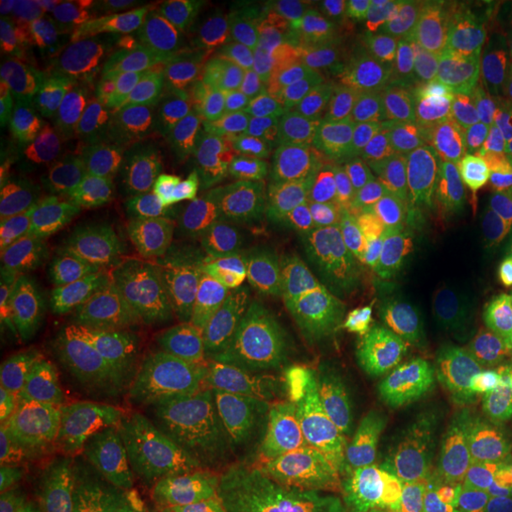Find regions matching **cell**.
<instances>
[{
  "label": "cell",
  "mask_w": 512,
  "mask_h": 512,
  "mask_svg": "<svg viewBox=\"0 0 512 512\" xmlns=\"http://www.w3.org/2000/svg\"><path fill=\"white\" fill-rule=\"evenodd\" d=\"M0 472V512H91L105 501L100 465L53 441H24Z\"/></svg>",
  "instance_id": "cell-23"
},
{
  "label": "cell",
  "mask_w": 512,
  "mask_h": 512,
  "mask_svg": "<svg viewBox=\"0 0 512 512\" xmlns=\"http://www.w3.org/2000/svg\"><path fill=\"white\" fill-rule=\"evenodd\" d=\"M484 275H489V278L501 287L505 299H508V304H512V245L508 252H505L501 264H498L491 273H484Z\"/></svg>",
  "instance_id": "cell-38"
},
{
  "label": "cell",
  "mask_w": 512,
  "mask_h": 512,
  "mask_svg": "<svg viewBox=\"0 0 512 512\" xmlns=\"http://www.w3.org/2000/svg\"><path fill=\"white\" fill-rule=\"evenodd\" d=\"M226 245L219 216L200 209L164 238L136 290V320L157 349L190 342L192 318Z\"/></svg>",
  "instance_id": "cell-11"
},
{
  "label": "cell",
  "mask_w": 512,
  "mask_h": 512,
  "mask_svg": "<svg viewBox=\"0 0 512 512\" xmlns=\"http://www.w3.org/2000/svg\"><path fill=\"white\" fill-rule=\"evenodd\" d=\"M389 328L384 266H313L280 280L268 354L323 370L368 347Z\"/></svg>",
  "instance_id": "cell-3"
},
{
  "label": "cell",
  "mask_w": 512,
  "mask_h": 512,
  "mask_svg": "<svg viewBox=\"0 0 512 512\" xmlns=\"http://www.w3.org/2000/svg\"><path fill=\"white\" fill-rule=\"evenodd\" d=\"M3 200L22 211L41 254L81 256L114 200L112 183L48 145H19L0 171Z\"/></svg>",
  "instance_id": "cell-7"
},
{
  "label": "cell",
  "mask_w": 512,
  "mask_h": 512,
  "mask_svg": "<svg viewBox=\"0 0 512 512\" xmlns=\"http://www.w3.org/2000/svg\"><path fill=\"white\" fill-rule=\"evenodd\" d=\"M503 311H508V299L482 273L415 342L444 401L460 403L477 387H484L503 332Z\"/></svg>",
  "instance_id": "cell-15"
},
{
  "label": "cell",
  "mask_w": 512,
  "mask_h": 512,
  "mask_svg": "<svg viewBox=\"0 0 512 512\" xmlns=\"http://www.w3.org/2000/svg\"><path fill=\"white\" fill-rule=\"evenodd\" d=\"M370 176L354 178V181L297 185L292 197L290 228H287L283 242L275 247L271 259L266 261V271H271L280 280L292 278L306 264V259L320 245V240L328 235V230L339 219L344 207L368 183Z\"/></svg>",
  "instance_id": "cell-25"
},
{
  "label": "cell",
  "mask_w": 512,
  "mask_h": 512,
  "mask_svg": "<svg viewBox=\"0 0 512 512\" xmlns=\"http://www.w3.org/2000/svg\"><path fill=\"white\" fill-rule=\"evenodd\" d=\"M72 69L50 67L27 43L0 48V114L5 131L57 150L64 121L76 114Z\"/></svg>",
  "instance_id": "cell-24"
},
{
  "label": "cell",
  "mask_w": 512,
  "mask_h": 512,
  "mask_svg": "<svg viewBox=\"0 0 512 512\" xmlns=\"http://www.w3.org/2000/svg\"><path fill=\"white\" fill-rule=\"evenodd\" d=\"M470 512H512V486L505 494L498 496H489L486 501H482L477 508H472Z\"/></svg>",
  "instance_id": "cell-39"
},
{
  "label": "cell",
  "mask_w": 512,
  "mask_h": 512,
  "mask_svg": "<svg viewBox=\"0 0 512 512\" xmlns=\"http://www.w3.org/2000/svg\"><path fill=\"white\" fill-rule=\"evenodd\" d=\"M380 22L377 12H366L304 34L238 43L185 76L176 88V100L178 105H192L259 83L290 88L337 81L347 74L368 34Z\"/></svg>",
  "instance_id": "cell-5"
},
{
  "label": "cell",
  "mask_w": 512,
  "mask_h": 512,
  "mask_svg": "<svg viewBox=\"0 0 512 512\" xmlns=\"http://www.w3.org/2000/svg\"><path fill=\"white\" fill-rule=\"evenodd\" d=\"M280 278L252 259L240 242H228L195 318L190 342L214 363L268 354V330Z\"/></svg>",
  "instance_id": "cell-14"
},
{
  "label": "cell",
  "mask_w": 512,
  "mask_h": 512,
  "mask_svg": "<svg viewBox=\"0 0 512 512\" xmlns=\"http://www.w3.org/2000/svg\"><path fill=\"white\" fill-rule=\"evenodd\" d=\"M411 157L415 152L403 140L347 110L332 121H299L273 138L254 171V188L354 181Z\"/></svg>",
  "instance_id": "cell-10"
},
{
  "label": "cell",
  "mask_w": 512,
  "mask_h": 512,
  "mask_svg": "<svg viewBox=\"0 0 512 512\" xmlns=\"http://www.w3.org/2000/svg\"><path fill=\"white\" fill-rule=\"evenodd\" d=\"M285 484L283 451L216 437L169 496L188 512H264L283 498Z\"/></svg>",
  "instance_id": "cell-19"
},
{
  "label": "cell",
  "mask_w": 512,
  "mask_h": 512,
  "mask_svg": "<svg viewBox=\"0 0 512 512\" xmlns=\"http://www.w3.org/2000/svg\"><path fill=\"white\" fill-rule=\"evenodd\" d=\"M38 3L34 0H3L0 5V34L5 43L19 41V36L29 34L34 27Z\"/></svg>",
  "instance_id": "cell-35"
},
{
  "label": "cell",
  "mask_w": 512,
  "mask_h": 512,
  "mask_svg": "<svg viewBox=\"0 0 512 512\" xmlns=\"http://www.w3.org/2000/svg\"><path fill=\"white\" fill-rule=\"evenodd\" d=\"M91 512H188V510L178 508L174 503L152 501L145 491L124 489V491H117V494L107 496L105 501Z\"/></svg>",
  "instance_id": "cell-36"
},
{
  "label": "cell",
  "mask_w": 512,
  "mask_h": 512,
  "mask_svg": "<svg viewBox=\"0 0 512 512\" xmlns=\"http://www.w3.org/2000/svg\"><path fill=\"white\" fill-rule=\"evenodd\" d=\"M112 311L79 256L41 254L24 302V320L34 342L53 361L79 358Z\"/></svg>",
  "instance_id": "cell-20"
},
{
  "label": "cell",
  "mask_w": 512,
  "mask_h": 512,
  "mask_svg": "<svg viewBox=\"0 0 512 512\" xmlns=\"http://www.w3.org/2000/svg\"><path fill=\"white\" fill-rule=\"evenodd\" d=\"M235 3H152L131 31V46L157 83H181L223 50L233 48Z\"/></svg>",
  "instance_id": "cell-21"
},
{
  "label": "cell",
  "mask_w": 512,
  "mask_h": 512,
  "mask_svg": "<svg viewBox=\"0 0 512 512\" xmlns=\"http://www.w3.org/2000/svg\"><path fill=\"white\" fill-rule=\"evenodd\" d=\"M76 110L100 128L107 143L136 147L159 121L157 91L131 43L112 41L79 55L72 64Z\"/></svg>",
  "instance_id": "cell-17"
},
{
  "label": "cell",
  "mask_w": 512,
  "mask_h": 512,
  "mask_svg": "<svg viewBox=\"0 0 512 512\" xmlns=\"http://www.w3.org/2000/svg\"><path fill=\"white\" fill-rule=\"evenodd\" d=\"M479 110H482V119L486 121L512 126V50L496 64Z\"/></svg>",
  "instance_id": "cell-34"
},
{
  "label": "cell",
  "mask_w": 512,
  "mask_h": 512,
  "mask_svg": "<svg viewBox=\"0 0 512 512\" xmlns=\"http://www.w3.org/2000/svg\"><path fill=\"white\" fill-rule=\"evenodd\" d=\"M294 100L290 88H245L178 105L128 150L124 188L164 192L192 209L219 214L233 204L261 143Z\"/></svg>",
  "instance_id": "cell-1"
},
{
  "label": "cell",
  "mask_w": 512,
  "mask_h": 512,
  "mask_svg": "<svg viewBox=\"0 0 512 512\" xmlns=\"http://www.w3.org/2000/svg\"><path fill=\"white\" fill-rule=\"evenodd\" d=\"M102 17L107 19L112 31H128L131 34L138 19L150 10L152 3H143V0H105V3H95Z\"/></svg>",
  "instance_id": "cell-37"
},
{
  "label": "cell",
  "mask_w": 512,
  "mask_h": 512,
  "mask_svg": "<svg viewBox=\"0 0 512 512\" xmlns=\"http://www.w3.org/2000/svg\"><path fill=\"white\" fill-rule=\"evenodd\" d=\"M486 401H489L491 432L496 434L501 451L503 470L512 475V330L501 332L498 347L491 363L489 377L484 382Z\"/></svg>",
  "instance_id": "cell-32"
},
{
  "label": "cell",
  "mask_w": 512,
  "mask_h": 512,
  "mask_svg": "<svg viewBox=\"0 0 512 512\" xmlns=\"http://www.w3.org/2000/svg\"><path fill=\"white\" fill-rule=\"evenodd\" d=\"M112 27L95 3L83 0H48L38 3L29 48L50 67L72 69L74 60L88 50L112 41Z\"/></svg>",
  "instance_id": "cell-26"
},
{
  "label": "cell",
  "mask_w": 512,
  "mask_h": 512,
  "mask_svg": "<svg viewBox=\"0 0 512 512\" xmlns=\"http://www.w3.org/2000/svg\"><path fill=\"white\" fill-rule=\"evenodd\" d=\"M408 169L411 159H399L375 171L297 273L330 264H392L413 216Z\"/></svg>",
  "instance_id": "cell-18"
},
{
  "label": "cell",
  "mask_w": 512,
  "mask_h": 512,
  "mask_svg": "<svg viewBox=\"0 0 512 512\" xmlns=\"http://www.w3.org/2000/svg\"><path fill=\"white\" fill-rule=\"evenodd\" d=\"M335 93L349 112L403 140L415 155L460 121L458 83L384 22L370 31Z\"/></svg>",
  "instance_id": "cell-4"
},
{
  "label": "cell",
  "mask_w": 512,
  "mask_h": 512,
  "mask_svg": "<svg viewBox=\"0 0 512 512\" xmlns=\"http://www.w3.org/2000/svg\"><path fill=\"white\" fill-rule=\"evenodd\" d=\"M22 211L15 204L0 202V304L3 316H15L27 302L34 280V252Z\"/></svg>",
  "instance_id": "cell-31"
},
{
  "label": "cell",
  "mask_w": 512,
  "mask_h": 512,
  "mask_svg": "<svg viewBox=\"0 0 512 512\" xmlns=\"http://www.w3.org/2000/svg\"><path fill=\"white\" fill-rule=\"evenodd\" d=\"M403 427L406 399L387 363L349 356L323 368L297 432L306 482L323 494L373 482Z\"/></svg>",
  "instance_id": "cell-2"
},
{
  "label": "cell",
  "mask_w": 512,
  "mask_h": 512,
  "mask_svg": "<svg viewBox=\"0 0 512 512\" xmlns=\"http://www.w3.org/2000/svg\"><path fill=\"white\" fill-rule=\"evenodd\" d=\"M354 10V5L337 0H259V3H238L233 15L235 34L290 36L304 34L302 29L316 27L320 22L337 19Z\"/></svg>",
  "instance_id": "cell-29"
},
{
  "label": "cell",
  "mask_w": 512,
  "mask_h": 512,
  "mask_svg": "<svg viewBox=\"0 0 512 512\" xmlns=\"http://www.w3.org/2000/svg\"><path fill=\"white\" fill-rule=\"evenodd\" d=\"M190 211V204L164 192H117L81 252L88 275L105 292H136L164 238Z\"/></svg>",
  "instance_id": "cell-16"
},
{
  "label": "cell",
  "mask_w": 512,
  "mask_h": 512,
  "mask_svg": "<svg viewBox=\"0 0 512 512\" xmlns=\"http://www.w3.org/2000/svg\"><path fill=\"white\" fill-rule=\"evenodd\" d=\"M311 512H408L382 479L330 491L313 503Z\"/></svg>",
  "instance_id": "cell-33"
},
{
  "label": "cell",
  "mask_w": 512,
  "mask_h": 512,
  "mask_svg": "<svg viewBox=\"0 0 512 512\" xmlns=\"http://www.w3.org/2000/svg\"><path fill=\"white\" fill-rule=\"evenodd\" d=\"M219 437L200 384L140 399L102 441L110 472L131 489L169 491Z\"/></svg>",
  "instance_id": "cell-8"
},
{
  "label": "cell",
  "mask_w": 512,
  "mask_h": 512,
  "mask_svg": "<svg viewBox=\"0 0 512 512\" xmlns=\"http://www.w3.org/2000/svg\"><path fill=\"white\" fill-rule=\"evenodd\" d=\"M505 313H508V328L512 330V304H508V311Z\"/></svg>",
  "instance_id": "cell-41"
},
{
  "label": "cell",
  "mask_w": 512,
  "mask_h": 512,
  "mask_svg": "<svg viewBox=\"0 0 512 512\" xmlns=\"http://www.w3.org/2000/svg\"><path fill=\"white\" fill-rule=\"evenodd\" d=\"M482 259L467 226H418L392 261L389 328L408 342L482 278Z\"/></svg>",
  "instance_id": "cell-12"
},
{
  "label": "cell",
  "mask_w": 512,
  "mask_h": 512,
  "mask_svg": "<svg viewBox=\"0 0 512 512\" xmlns=\"http://www.w3.org/2000/svg\"><path fill=\"white\" fill-rule=\"evenodd\" d=\"M453 453L444 439L403 434L382 465L380 479L399 496L408 512H432V486Z\"/></svg>",
  "instance_id": "cell-27"
},
{
  "label": "cell",
  "mask_w": 512,
  "mask_h": 512,
  "mask_svg": "<svg viewBox=\"0 0 512 512\" xmlns=\"http://www.w3.org/2000/svg\"><path fill=\"white\" fill-rule=\"evenodd\" d=\"M512 126L458 121L411 157L413 221L418 226H470L508 190Z\"/></svg>",
  "instance_id": "cell-6"
},
{
  "label": "cell",
  "mask_w": 512,
  "mask_h": 512,
  "mask_svg": "<svg viewBox=\"0 0 512 512\" xmlns=\"http://www.w3.org/2000/svg\"><path fill=\"white\" fill-rule=\"evenodd\" d=\"M501 465L496 434L484 425L470 444L451 453L432 486V512L458 501H486Z\"/></svg>",
  "instance_id": "cell-28"
},
{
  "label": "cell",
  "mask_w": 512,
  "mask_h": 512,
  "mask_svg": "<svg viewBox=\"0 0 512 512\" xmlns=\"http://www.w3.org/2000/svg\"><path fill=\"white\" fill-rule=\"evenodd\" d=\"M294 183H268L254 188L252 200L242 211L238 238L252 259L266 266L275 247L283 242L292 221Z\"/></svg>",
  "instance_id": "cell-30"
},
{
  "label": "cell",
  "mask_w": 512,
  "mask_h": 512,
  "mask_svg": "<svg viewBox=\"0 0 512 512\" xmlns=\"http://www.w3.org/2000/svg\"><path fill=\"white\" fill-rule=\"evenodd\" d=\"M155 377V344L126 311L114 309L91 347L67 363L55 384V415L83 422L136 406Z\"/></svg>",
  "instance_id": "cell-13"
},
{
  "label": "cell",
  "mask_w": 512,
  "mask_h": 512,
  "mask_svg": "<svg viewBox=\"0 0 512 512\" xmlns=\"http://www.w3.org/2000/svg\"><path fill=\"white\" fill-rule=\"evenodd\" d=\"M505 202L512 207V171H510V181H508V190H505Z\"/></svg>",
  "instance_id": "cell-40"
},
{
  "label": "cell",
  "mask_w": 512,
  "mask_h": 512,
  "mask_svg": "<svg viewBox=\"0 0 512 512\" xmlns=\"http://www.w3.org/2000/svg\"><path fill=\"white\" fill-rule=\"evenodd\" d=\"M510 10L505 0H420L403 5L392 27L460 83L484 60Z\"/></svg>",
  "instance_id": "cell-22"
},
{
  "label": "cell",
  "mask_w": 512,
  "mask_h": 512,
  "mask_svg": "<svg viewBox=\"0 0 512 512\" xmlns=\"http://www.w3.org/2000/svg\"><path fill=\"white\" fill-rule=\"evenodd\" d=\"M313 377L287 358L256 354L209 366L200 389L219 437L283 451L302 425Z\"/></svg>",
  "instance_id": "cell-9"
}]
</instances>
